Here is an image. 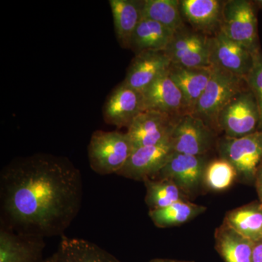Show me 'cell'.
Masks as SVG:
<instances>
[{
  "instance_id": "6da1fadb",
  "label": "cell",
  "mask_w": 262,
  "mask_h": 262,
  "mask_svg": "<svg viewBox=\"0 0 262 262\" xmlns=\"http://www.w3.org/2000/svg\"><path fill=\"white\" fill-rule=\"evenodd\" d=\"M80 171L65 157L17 158L0 175L2 226L44 237L63 234L80 211Z\"/></svg>"
},
{
  "instance_id": "7a4b0ae2",
  "label": "cell",
  "mask_w": 262,
  "mask_h": 262,
  "mask_svg": "<svg viewBox=\"0 0 262 262\" xmlns=\"http://www.w3.org/2000/svg\"><path fill=\"white\" fill-rule=\"evenodd\" d=\"M134 151L127 133L96 130L90 140V166L100 175L117 173Z\"/></svg>"
},
{
  "instance_id": "3957f363",
  "label": "cell",
  "mask_w": 262,
  "mask_h": 262,
  "mask_svg": "<svg viewBox=\"0 0 262 262\" xmlns=\"http://www.w3.org/2000/svg\"><path fill=\"white\" fill-rule=\"evenodd\" d=\"M259 124L256 98L246 86L221 110L215 121V131H222L226 137L241 138L257 131Z\"/></svg>"
},
{
  "instance_id": "277c9868",
  "label": "cell",
  "mask_w": 262,
  "mask_h": 262,
  "mask_svg": "<svg viewBox=\"0 0 262 262\" xmlns=\"http://www.w3.org/2000/svg\"><path fill=\"white\" fill-rule=\"evenodd\" d=\"M211 67V78L192 115L202 119L215 131V121L221 110L247 84L241 77Z\"/></svg>"
},
{
  "instance_id": "5b68a950",
  "label": "cell",
  "mask_w": 262,
  "mask_h": 262,
  "mask_svg": "<svg viewBox=\"0 0 262 262\" xmlns=\"http://www.w3.org/2000/svg\"><path fill=\"white\" fill-rule=\"evenodd\" d=\"M254 3L248 0L225 1L220 31L254 54L261 52Z\"/></svg>"
},
{
  "instance_id": "8992f818",
  "label": "cell",
  "mask_w": 262,
  "mask_h": 262,
  "mask_svg": "<svg viewBox=\"0 0 262 262\" xmlns=\"http://www.w3.org/2000/svg\"><path fill=\"white\" fill-rule=\"evenodd\" d=\"M217 149L220 158L233 165L237 177L252 180L262 163V130L241 138L224 136L218 141Z\"/></svg>"
},
{
  "instance_id": "52a82bcc",
  "label": "cell",
  "mask_w": 262,
  "mask_h": 262,
  "mask_svg": "<svg viewBox=\"0 0 262 262\" xmlns=\"http://www.w3.org/2000/svg\"><path fill=\"white\" fill-rule=\"evenodd\" d=\"M211 37L187 27L175 32L163 53L172 65L189 68L211 67Z\"/></svg>"
},
{
  "instance_id": "ba28073f",
  "label": "cell",
  "mask_w": 262,
  "mask_h": 262,
  "mask_svg": "<svg viewBox=\"0 0 262 262\" xmlns=\"http://www.w3.org/2000/svg\"><path fill=\"white\" fill-rule=\"evenodd\" d=\"M215 133L199 117L185 115L179 117L170 141L176 153L204 156L213 145Z\"/></svg>"
},
{
  "instance_id": "9c48e42d",
  "label": "cell",
  "mask_w": 262,
  "mask_h": 262,
  "mask_svg": "<svg viewBox=\"0 0 262 262\" xmlns=\"http://www.w3.org/2000/svg\"><path fill=\"white\" fill-rule=\"evenodd\" d=\"M256 55L221 31L211 37V67L222 69L244 80L252 70Z\"/></svg>"
},
{
  "instance_id": "30bf717a",
  "label": "cell",
  "mask_w": 262,
  "mask_h": 262,
  "mask_svg": "<svg viewBox=\"0 0 262 262\" xmlns=\"http://www.w3.org/2000/svg\"><path fill=\"white\" fill-rule=\"evenodd\" d=\"M208 162L206 155L194 156L175 152L153 179H170L189 198L204 184Z\"/></svg>"
},
{
  "instance_id": "8fae6325",
  "label": "cell",
  "mask_w": 262,
  "mask_h": 262,
  "mask_svg": "<svg viewBox=\"0 0 262 262\" xmlns=\"http://www.w3.org/2000/svg\"><path fill=\"white\" fill-rule=\"evenodd\" d=\"M179 117L156 111L139 114L126 132L134 150L157 145L170 139Z\"/></svg>"
},
{
  "instance_id": "7c38bea8",
  "label": "cell",
  "mask_w": 262,
  "mask_h": 262,
  "mask_svg": "<svg viewBox=\"0 0 262 262\" xmlns=\"http://www.w3.org/2000/svg\"><path fill=\"white\" fill-rule=\"evenodd\" d=\"M175 153L170 139L157 145L143 146L133 151L117 175L144 182L153 179Z\"/></svg>"
},
{
  "instance_id": "4fadbf2b",
  "label": "cell",
  "mask_w": 262,
  "mask_h": 262,
  "mask_svg": "<svg viewBox=\"0 0 262 262\" xmlns=\"http://www.w3.org/2000/svg\"><path fill=\"white\" fill-rule=\"evenodd\" d=\"M142 112V93L132 89L122 81L110 93L105 101L103 117L108 125L117 128H128L134 119Z\"/></svg>"
},
{
  "instance_id": "5bb4252c",
  "label": "cell",
  "mask_w": 262,
  "mask_h": 262,
  "mask_svg": "<svg viewBox=\"0 0 262 262\" xmlns=\"http://www.w3.org/2000/svg\"><path fill=\"white\" fill-rule=\"evenodd\" d=\"M142 96L144 112H160L176 117L189 115L184 96L168 72L143 91Z\"/></svg>"
},
{
  "instance_id": "9a60e30c",
  "label": "cell",
  "mask_w": 262,
  "mask_h": 262,
  "mask_svg": "<svg viewBox=\"0 0 262 262\" xmlns=\"http://www.w3.org/2000/svg\"><path fill=\"white\" fill-rule=\"evenodd\" d=\"M44 238L18 233L1 225L0 262H43Z\"/></svg>"
},
{
  "instance_id": "2e32d148",
  "label": "cell",
  "mask_w": 262,
  "mask_h": 262,
  "mask_svg": "<svg viewBox=\"0 0 262 262\" xmlns=\"http://www.w3.org/2000/svg\"><path fill=\"white\" fill-rule=\"evenodd\" d=\"M171 62L163 52H144L135 55L124 82L142 93L155 80L168 72Z\"/></svg>"
},
{
  "instance_id": "e0dca14e",
  "label": "cell",
  "mask_w": 262,
  "mask_h": 262,
  "mask_svg": "<svg viewBox=\"0 0 262 262\" xmlns=\"http://www.w3.org/2000/svg\"><path fill=\"white\" fill-rule=\"evenodd\" d=\"M225 3L220 0H181V13L192 29L211 37L220 32Z\"/></svg>"
},
{
  "instance_id": "ac0fdd59",
  "label": "cell",
  "mask_w": 262,
  "mask_h": 262,
  "mask_svg": "<svg viewBox=\"0 0 262 262\" xmlns=\"http://www.w3.org/2000/svg\"><path fill=\"white\" fill-rule=\"evenodd\" d=\"M211 67L189 68L170 66L168 75L182 92L189 115H192L204 93L211 78Z\"/></svg>"
},
{
  "instance_id": "d6986e66",
  "label": "cell",
  "mask_w": 262,
  "mask_h": 262,
  "mask_svg": "<svg viewBox=\"0 0 262 262\" xmlns=\"http://www.w3.org/2000/svg\"><path fill=\"white\" fill-rule=\"evenodd\" d=\"M108 3L117 42L129 50L131 37L142 19L144 0H110Z\"/></svg>"
},
{
  "instance_id": "ffe728a7",
  "label": "cell",
  "mask_w": 262,
  "mask_h": 262,
  "mask_svg": "<svg viewBox=\"0 0 262 262\" xmlns=\"http://www.w3.org/2000/svg\"><path fill=\"white\" fill-rule=\"evenodd\" d=\"M51 258L53 262H122L94 243L65 236Z\"/></svg>"
},
{
  "instance_id": "44dd1931",
  "label": "cell",
  "mask_w": 262,
  "mask_h": 262,
  "mask_svg": "<svg viewBox=\"0 0 262 262\" xmlns=\"http://www.w3.org/2000/svg\"><path fill=\"white\" fill-rule=\"evenodd\" d=\"M215 248L225 262H253L254 243L226 224L215 231Z\"/></svg>"
},
{
  "instance_id": "7402d4cb",
  "label": "cell",
  "mask_w": 262,
  "mask_h": 262,
  "mask_svg": "<svg viewBox=\"0 0 262 262\" xmlns=\"http://www.w3.org/2000/svg\"><path fill=\"white\" fill-rule=\"evenodd\" d=\"M174 34L158 22L142 18L131 37L129 50L135 55L144 52H163Z\"/></svg>"
},
{
  "instance_id": "603a6c76",
  "label": "cell",
  "mask_w": 262,
  "mask_h": 262,
  "mask_svg": "<svg viewBox=\"0 0 262 262\" xmlns=\"http://www.w3.org/2000/svg\"><path fill=\"white\" fill-rule=\"evenodd\" d=\"M224 223L253 243L262 239V206L251 204L227 212Z\"/></svg>"
},
{
  "instance_id": "cb8c5ba5",
  "label": "cell",
  "mask_w": 262,
  "mask_h": 262,
  "mask_svg": "<svg viewBox=\"0 0 262 262\" xmlns=\"http://www.w3.org/2000/svg\"><path fill=\"white\" fill-rule=\"evenodd\" d=\"M206 210V206L189 201H183L162 209L151 210L149 211V216L156 227L168 228L184 225L201 215Z\"/></svg>"
},
{
  "instance_id": "d4e9b609",
  "label": "cell",
  "mask_w": 262,
  "mask_h": 262,
  "mask_svg": "<svg viewBox=\"0 0 262 262\" xmlns=\"http://www.w3.org/2000/svg\"><path fill=\"white\" fill-rule=\"evenodd\" d=\"M142 18L158 22L173 32L186 27L181 13L180 0H144Z\"/></svg>"
},
{
  "instance_id": "484cf974",
  "label": "cell",
  "mask_w": 262,
  "mask_h": 262,
  "mask_svg": "<svg viewBox=\"0 0 262 262\" xmlns=\"http://www.w3.org/2000/svg\"><path fill=\"white\" fill-rule=\"evenodd\" d=\"M144 183L146 189L145 202L149 211L162 209L177 202L189 201V196L170 179H149Z\"/></svg>"
},
{
  "instance_id": "4316f807",
  "label": "cell",
  "mask_w": 262,
  "mask_h": 262,
  "mask_svg": "<svg viewBox=\"0 0 262 262\" xmlns=\"http://www.w3.org/2000/svg\"><path fill=\"white\" fill-rule=\"evenodd\" d=\"M237 177L233 165L223 158L208 162L204 176V184L216 192L225 191L232 185Z\"/></svg>"
},
{
  "instance_id": "83f0119b",
  "label": "cell",
  "mask_w": 262,
  "mask_h": 262,
  "mask_svg": "<svg viewBox=\"0 0 262 262\" xmlns=\"http://www.w3.org/2000/svg\"><path fill=\"white\" fill-rule=\"evenodd\" d=\"M248 89L252 91L260 113V124L258 130H262V53H258L255 58L252 70L245 79Z\"/></svg>"
},
{
  "instance_id": "f1b7e54d",
  "label": "cell",
  "mask_w": 262,
  "mask_h": 262,
  "mask_svg": "<svg viewBox=\"0 0 262 262\" xmlns=\"http://www.w3.org/2000/svg\"><path fill=\"white\" fill-rule=\"evenodd\" d=\"M253 262H262V239L254 243L253 249Z\"/></svg>"
},
{
  "instance_id": "f546056e",
  "label": "cell",
  "mask_w": 262,
  "mask_h": 262,
  "mask_svg": "<svg viewBox=\"0 0 262 262\" xmlns=\"http://www.w3.org/2000/svg\"><path fill=\"white\" fill-rule=\"evenodd\" d=\"M256 188H257V192L258 196H259L260 201H261V205L262 206V173L261 172H257L256 173Z\"/></svg>"
},
{
  "instance_id": "4dcf8cb0",
  "label": "cell",
  "mask_w": 262,
  "mask_h": 262,
  "mask_svg": "<svg viewBox=\"0 0 262 262\" xmlns=\"http://www.w3.org/2000/svg\"><path fill=\"white\" fill-rule=\"evenodd\" d=\"M147 262H194L184 260L170 259V258H154Z\"/></svg>"
},
{
  "instance_id": "1f68e13d",
  "label": "cell",
  "mask_w": 262,
  "mask_h": 262,
  "mask_svg": "<svg viewBox=\"0 0 262 262\" xmlns=\"http://www.w3.org/2000/svg\"><path fill=\"white\" fill-rule=\"evenodd\" d=\"M256 8L262 10V0H258V1H253Z\"/></svg>"
},
{
  "instance_id": "d6a6232c",
  "label": "cell",
  "mask_w": 262,
  "mask_h": 262,
  "mask_svg": "<svg viewBox=\"0 0 262 262\" xmlns=\"http://www.w3.org/2000/svg\"><path fill=\"white\" fill-rule=\"evenodd\" d=\"M258 172H261V173H262V163L259 166V168H258Z\"/></svg>"
},
{
  "instance_id": "836d02e7",
  "label": "cell",
  "mask_w": 262,
  "mask_h": 262,
  "mask_svg": "<svg viewBox=\"0 0 262 262\" xmlns=\"http://www.w3.org/2000/svg\"><path fill=\"white\" fill-rule=\"evenodd\" d=\"M43 262H53V261H52L51 258H50L47 260H45V261Z\"/></svg>"
}]
</instances>
